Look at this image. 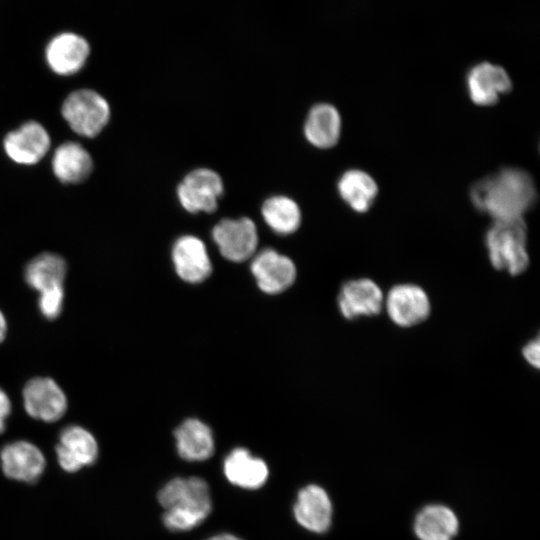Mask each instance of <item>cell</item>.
I'll use <instances>...</instances> for the list:
<instances>
[{
    "label": "cell",
    "instance_id": "6",
    "mask_svg": "<svg viewBox=\"0 0 540 540\" xmlns=\"http://www.w3.org/2000/svg\"><path fill=\"white\" fill-rule=\"evenodd\" d=\"M224 191L220 175L209 168L189 172L177 187L181 206L190 213H212Z\"/></svg>",
    "mask_w": 540,
    "mask_h": 540
},
{
    "label": "cell",
    "instance_id": "29",
    "mask_svg": "<svg viewBox=\"0 0 540 540\" xmlns=\"http://www.w3.org/2000/svg\"><path fill=\"white\" fill-rule=\"evenodd\" d=\"M7 332V322L5 316L0 311V343L5 339Z\"/></svg>",
    "mask_w": 540,
    "mask_h": 540
},
{
    "label": "cell",
    "instance_id": "9",
    "mask_svg": "<svg viewBox=\"0 0 540 540\" xmlns=\"http://www.w3.org/2000/svg\"><path fill=\"white\" fill-rule=\"evenodd\" d=\"M26 412L44 422L59 420L67 410V398L61 387L51 378L36 377L23 389Z\"/></svg>",
    "mask_w": 540,
    "mask_h": 540
},
{
    "label": "cell",
    "instance_id": "13",
    "mask_svg": "<svg viewBox=\"0 0 540 540\" xmlns=\"http://www.w3.org/2000/svg\"><path fill=\"white\" fill-rule=\"evenodd\" d=\"M7 156L14 162L32 165L39 162L50 148V136L38 122L28 121L9 132L3 141Z\"/></svg>",
    "mask_w": 540,
    "mask_h": 540
},
{
    "label": "cell",
    "instance_id": "12",
    "mask_svg": "<svg viewBox=\"0 0 540 540\" xmlns=\"http://www.w3.org/2000/svg\"><path fill=\"white\" fill-rule=\"evenodd\" d=\"M466 86L470 100L478 106H491L512 89L507 71L496 64L481 62L467 74Z\"/></svg>",
    "mask_w": 540,
    "mask_h": 540
},
{
    "label": "cell",
    "instance_id": "14",
    "mask_svg": "<svg viewBox=\"0 0 540 540\" xmlns=\"http://www.w3.org/2000/svg\"><path fill=\"white\" fill-rule=\"evenodd\" d=\"M251 272L258 287L265 293L277 294L290 287L296 278L293 261L274 249L260 251L251 263Z\"/></svg>",
    "mask_w": 540,
    "mask_h": 540
},
{
    "label": "cell",
    "instance_id": "8",
    "mask_svg": "<svg viewBox=\"0 0 540 540\" xmlns=\"http://www.w3.org/2000/svg\"><path fill=\"white\" fill-rule=\"evenodd\" d=\"M384 295L381 287L370 278L351 279L339 290L338 309L347 320L376 316L383 311Z\"/></svg>",
    "mask_w": 540,
    "mask_h": 540
},
{
    "label": "cell",
    "instance_id": "16",
    "mask_svg": "<svg viewBox=\"0 0 540 540\" xmlns=\"http://www.w3.org/2000/svg\"><path fill=\"white\" fill-rule=\"evenodd\" d=\"M172 260L178 276L189 283L202 282L212 272L205 244L193 235H184L176 240Z\"/></svg>",
    "mask_w": 540,
    "mask_h": 540
},
{
    "label": "cell",
    "instance_id": "22",
    "mask_svg": "<svg viewBox=\"0 0 540 540\" xmlns=\"http://www.w3.org/2000/svg\"><path fill=\"white\" fill-rule=\"evenodd\" d=\"M93 161L88 151L79 143L65 142L54 152L52 169L64 183L76 184L84 181L92 172Z\"/></svg>",
    "mask_w": 540,
    "mask_h": 540
},
{
    "label": "cell",
    "instance_id": "3",
    "mask_svg": "<svg viewBox=\"0 0 540 540\" xmlns=\"http://www.w3.org/2000/svg\"><path fill=\"white\" fill-rule=\"evenodd\" d=\"M485 246L489 261L496 270L516 276L529 266L524 218L494 220L485 234Z\"/></svg>",
    "mask_w": 540,
    "mask_h": 540
},
{
    "label": "cell",
    "instance_id": "2",
    "mask_svg": "<svg viewBox=\"0 0 540 540\" xmlns=\"http://www.w3.org/2000/svg\"><path fill=\"white\" fill-rule=\"evenodd\" d=\"M165 510L162 520L173 532L187 531L201 524L212 510L210 490L200 477L174 478L158 493Z\"/></svg>",
    "mask_w": 540,
    "mask_h": 540
},
{
    "label": "cell",
    "instance_id": "25",
    "mask_svg": "<svg viewBox=\"0 0 540 540\" xmlns=\"http://www.w3.org/2000/svg\"><path fill=\"white\" fill-rule=\"evenodd\" d=\"M265 223L275 232L288 235L301 224V210L290 197L275 195L267 198L261 208Z\"/></svg>",
    "mask_w": 540,
    "mask_h": 540
},
{
    "label": "cell",
    "instance_id": "23",
    "mask_svg": "<svg viewBox=\"0 0 540 540\" xmlns=\"http://www.w3.org/2000/svg\"><path fill=\"white\" fill-rule=\"evenodd\" d=\"M337 190L341 199L355 212L365 213L378 195V185L367 172L350 169L338 180Z\"/></svg>",
    "mask_w": 540,
    "mask_h": 540
},
{
    "label": "cell",
    "instance_id": "10",
    "mask_svg": "<svg viewBox=\"0 0 540 540\" xmlns=\"http://www.w3.org/2000/svg\"><path fill=\"white\" fill-rule=\"evenodd\" d=\"M0 466L7 478L24 483H34L43 474L46 459L36 445L18 440L2 447Z\"/></svg>",
    "mask_w": 540,
    "mask_h": 540
},
{
    "label": "cell",
    "instance_id": "20",
    "mask_svg": "<svg viewBox=\"0 0 540 540\" xmlns=\"http://www.w3.org/2000/svg\"><path fill=\"white\" fill-rule=\"evenodd\" d=\"M223 470L228 481L244 489H258L268 478L266 463L245 448L232 450L224 460Z\"/></svg>",
    "mask_w": 540,
    "mask_h": 540
},
{
    "label": "cell",
    "instance_id": "4",
    "mask_svg": "<svg viewBox=\"0 0 540 540\" xmlns=\"http://www.w3.org/2000/svg\"><path fill=\"white\" fill-rule=\"evenodd\" d=\"M62 115L71 129L85 137H95L110 118L108 102L99 93L81 89L68 95L62 105Z\"/></svg>",
    "mask_w": 540,
    "mask_h": 540
},
{
    "label": "cell",
    "instance_id": "11",
    "mask_svg": "<svg viewBox=\"0 0 540 540\" xmlns=\"http://www.w3.org/2000/svg\"><path fill=\"white\" fill-rule=\"evenodd\" d=\"M55 451L58 464L68 473L94 464L99 454L95 437L77 425L67 426L61 431Z\"/></svg>",
    "mask_w": 540,
    "mask_h": 540
},
{
    "label": "cell",
    "instance_id": "26",
    "mask_svg": "<svg viewBox=\"0 0 540 540\" xmlns=\"http://www.w3.org/2000/svg\"><path fill=\"white\" fill-rule=\"evenodd\" d=\"M63 300V287H57L39 293L38 306L42 315L50 320L57 318L62 311Z\"/></svg>",
    "mask_w": 540,
    "mask_h": 540
},
{
    "label": "cell",
    "instance_id": "24",
    "mask_svg": "<svg viewBox=\"0 0 540 540\" xmlns=\"http://www.w3.org/2000/svg\"><path fill=\"white\" fill-rule=\"evenodd\" d=\"M67 266L65 260L53 253H42L32 259L25 269L27 284L39 293L63 287Z\"/></svg>",
    "mask_w": 540,
    "mask_h": 540
},
{
    "label": "cell",
    "instance_id": "19",
    "mask_svg": "<svg viewBox=\"0 0 540 540\" xmlns=\"http://www.w3.org/2000/svg\"><path fill=\"white\" fill-rule=\"evenodd\" d=\"M342 121L339 111L329 103L314 105L304 123L306 140L316 148L334 147L341 135Z\"/></svg>",
    "mask_w": 540,
    "mask_h": 540
},
{
    "label": "cell",
    "instance_id": "17",
    "mask_svg": "<svg viewBox=\"0 0 540 540\" xmlns=\"http://www.w3.org/2000/svg\"><path fill=\"white\" fill-rule=\"evenodd\" d=\"M89 52V45L83 37L67 32L55 36L48 43L45 56L53 72L68 76L84 66Z\"/></svg>",
    "mask_w": 540,
    "mask_h": 540
},
{
    "label": "cell",
    "instance_id": "7",
    "mask_svg": "<svg viewBox=\"0 0 540 540\" xmlns=\"http://www.w3.org/2000/svg\"><path fill=\"white\" fill-rule=\"evenodd\" d=\"M212 238L221 255L232 262L249 259L258 246L257 227L248 217L222 219L213 227Z\"/></svg>",
    "mask_w": 540,
    "mask_h": 540
},
{
    "label": "cell",
    "instance_id": "1",
    "mask_svg": "<svg viewBox=\"0 0 540 540\" xmlns=\"http://www.w3.org/2000/svg\"><path fill=\"white\" fill-rule=\"evenodd\" d=\"M477 210L494 220L524 218L537 199L532 176L519 168H503L477 181L470 190Z\"/></svg>",
    "mask_w": 540,
    "mask_h": 540
},
{
    "label": "cell",
    "instance_id": "18",
    "mask_svg": "<svg viewBox=\"0 0 540 540\" xmlns=\"http://www.w3.org/2000/svg\"><path fill=\"white\" fill-rule=\"evenodd\" d=\"M459 528L456 513L439 503L423 506L413 520V532L418 540H453Z\"/></svg>",
    "mask_w": 540,
    "mask_h": 540
},
{
    "label": "cell",
    "instance_id": "5",
    "mask_svg": "<svg viewBox=\"0 0 540 540\" xmlns=\"http://www.w3.org/2000/svg\"><path fill=\"white\" fill-rule=\"evenodd\" d=\"M431 300L426 290L414 283H399L384 295L383 310L400 328H411L428 319Z\"/></svg>",
    "mask_w": 540,
    "mask_h": 540
},
{
    "label": "cell",
    "instance_id": "28",
    "mask_svg": "<svg viewBox=\"0 0 540 540\" xmlns=\"http://www.w3.org/2000/svg\"><path fill=\"white\" fill-rule=\"evenodd\" d=\"M11 413V402L7 394L0 388V434L5 431L6 420Z\"/></svg>",
    "mask_w": 540,
    "mask_h": 540
},
{
    "label": "cell",
    "instance_id": "30",
    "mask_svg": "<svg viewBox=\"0 0 540 540\" xmlns=\"http://www.w3.org/2000/svg\"><path fill=\"white\" fill-rule=\"evenodd\" d=\"M208 540H242L232 534H220L209 538Z\"/></svg>",
    "mask_w": 540,
    "mask_h": 540
},
{
    "label": "cell",
    "instance_id": "21",
    "mask_svg": "<svg viewBox=\"0 0 540 540\" xmlns=\"http://www.w3.org/2000/svg\"><path fill=\"white\" fill-rule=\"evenodd\" d=\"M174 436L178 454L187 461H204L214 452L212 431L198 419L185 420Z\"/></svg>",
    "mask_w": 540,
    "mask_h": 540
},
{
    "label": "cell",
    "instance_id": "27",
    "mask_svg": "<svg viewBox=\"0 0 540 540\" xmlns=\"http://www.w3.org/2000/svg\"><path fill=\"white\" fill-rule=\"evenodd\" d=\"M522 356L527 364L532 368L539 369L540 367V340L535 337L529 340L521 350Z\"/></svg>",
    "mask_w": 540,
    "mask_h": 540
},
{
    "label": "cell",
    "instance_id": "15",
    "mask_svg": "<svg viewBox=\"0 0 540 540\" xmlns=\"http://www.w3.org/2000/svg\"><path fill=\"white\" fill-rule=\"evenodd\" d=\"M293 511L297 522L308 531L321 534L331 527L332 502L326 490L319 485L303 487L297 494Z\"/></svg>",
    "mask_w": 540,
    "mask_h": 540
}]
</instances>
